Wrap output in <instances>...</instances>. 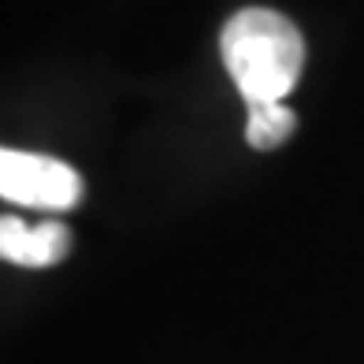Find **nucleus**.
<instances>
[{"label":"nucleus","instance_id":"20e7f679","mask_svg":"<svg viewBox=\"0 0 364 364\" xmlns=\"http://www.w3.org/2000/svg\"><path fill=\"white\" fill-rule=\"evenodd\" d=\"M294 127H297V115L283 101H253L250 119H245V141H250V149L268 153V149L290 141Z\"/></svg>","mask_w":364,"mask_h":364},{"label":"nucleus","instance_id":"f03ea898","mask_svg":"<svg viewBox=\"0 0 364 364\" xmlns=\"http://www.w3.org/2000/svg\"><path fill=\"white\" fill-rule=\"evenodd\" d=\"M0 193L4 201L41 208V212H71L82 201V178L63 160L4 149L0 153Z\"/></svg>","mask_w":364,"mask_h":364},{"label":"nucleus","instance_id":"f257e3e1","mask_svg":"<svg viewBox=\"0 0 364 364\" xmlns=\"http://www.w3.org/2000/svg\"><path fill=\"white\" fill-rule=\"evenodd\" d=\"M220 53L245 105L283 101L301 75L305 41L287 15L272 8H245L223 26Z\"/></svg>","mask_w":364,"mask_h":364},{"label":"nucleus","instance_id":"7ed1b4c3","mask_svg":"<svg viewBox=\"0 0 364 364\" xmlns=\"http://www.w3.org/2000/svg\"><path fill=\"white\" fill-rule=\"evenodd\" d=\"M0 253L19 268H53L71 253V230L60 220L26 223L4 216L0 220Z\"/></svg>","mask_w":364,"mask_h":364}]
</instances>
